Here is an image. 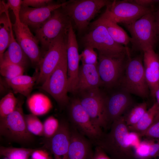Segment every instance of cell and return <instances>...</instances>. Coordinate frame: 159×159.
<instances>
[{
	"label": "cell",
	"mask_w": 159,
	"mask_h": 159,
	"mask_svg": "<svg viewBox=\"0 0 159 159\" xmlns=\"http://www.w3.org/2000/svg\"><path fill=\"white\" fill-rule=\"evenodd\" d=\"M19 101L12 92L6 95L0 101V118L4 117L15 109Z\"/></svg>",
	"instance_id": "cell-32"
},
{
	"label": "cell",
	"mask_w": 159,
	"mask_h": 159,
	"mask_svg": "<svg viewBox=\"0 0 159 159\" xmlns=\"http://www.w3.org/2000/svg\"><path fill=\"white\" fill-rule=\"evenodd\" d=\"M8 9L6 6L4 12L0 17V61L6 49L8 48L11 37L12 24L9 17Z\"/></svg>",
	"instance_id": "cell-26"
},
{
	"label": "cell",
	"mask_w": 159,
	"mask_h": 159,
	"mask_svg": "<svg viewBox=\"0 0 159 159\" xmlns=\"http://www.w3.org/2000/svg\"><path fill=\"white\" fill-rule=\"evenodd\" d=\"M130 131L122 116L111 124L110 132L97 140L98 146L117 159L135 158L132 148L127 143Z\"/></svg>",
	"instance_id": "cell-1"
},
{
	"label": "cell",
	"mask_w": 159,
	"mask_h": 159,
	"mask_svg": "<svg viewBox=\"0 0 159 159\" xmlns=\"http://www.w3.org/2000/svg\"><path fill=\"white\" fill-rule=\"evenodd\" d=\"M154 11L149 13L133 22L124 25L130 34V42L134 49L143 52L154 49L158 37Z\"/></svg>",
	"instance_id": "cell-3"
},
{
	"label": "cell",
	"mask_w": 159,
	"mask_h": 159,
	"mask_svg": "<svg viewBox=\"0 0 159 159\" xmlns=\"http://www.w3.org/2000/svg\"><path fill=\"white\" fill-rule=\"evenodd\" d=\"M28 98L27 104L29 109L32 114L36 116L47 113L52 107L50 100L43 94H35Z\"/></svg>",
	"instance_id": "cell-25"
},
{
	"label": "cell",
	"mask_w": 159,
	"mask_h": 159,
	"mask_svg": "<svg viewBox=\"0 0 159 159\" xmlns=\"http://www.w3.org/2000/svg\"><path fill=\"white\" fill-rule=\"evenodd\" d=\"M67 34L62 33L56 38L41 59L38 66L39 71L36 82L37 84L44 83L66 54Z\"/></svg>",
	"instance_id": "cell-10"
},
{
	"label": "cell",
	"mask_w": 159,
	"mask_h": 159,
	"mask_svg": "<svg viewBox=\"0 0 159 159\" xmlns=\"http://www.w3.org/2000/svg\"><path fill=\"white\" fill-rule=\"evenodd\" d=\"M0 73L5 80H10L23 75L24 70L23 67L16 64L5 62H0Z\"/></svg>",
	"instance_id": "cell-31"
},
{
	"label": "cell",
	"mask_w": 159,
	"mask_h": 159,
	"mask_svg": "<svg viewBox=\"0 0 159 159\" xmlns=\"http://www.w3.org/2000/svg\"><path fill=\"white\" fill-rule=\"evenodd\" d=\"M72 22L62 8L54 11L43 24L35 29V36L41 46L42 58L52 41L59 35L67 33Z\"/></svg>",
	"instance_id": "cell-5"
},
{
	"label": "cell",
	"mask_w": 159,
	"mask_h": 159,
	"mask_svg": "<svg viewBox=\"0 0 159 159\" xmlns=\"http://www.w3.org/2000/svg\"><path fill=\"white\" fill-rule=\"evenodd\" d=\"M131 2L146 8H152L151 6L159 2L156 0H130Z\"/></svg>",
	"instance_id": "cell-39"
},
{
	"label": "cell",
	"mask_w": 159,
	"mask_h": 159,
	"mask_svg": "<svg viewBox=\"0 0 159 159\" xmlns=\"http://www.w3.org/2000/svg\"><path fill=\"white\" fill-rule=\"evenodd\" d=\"M139 136L159 139V112L152 124L145 131L140 135Z\"/></svg>",
	"instance_id": "cell-36"
},
{
	"label": "cell",
	"mask_w": 159,
	"mask_h": 159,
	"mask_svg": "<svg viewBox=\"0 0 159 159\" xmlns=\"http://www.w3.org/2000/svg\"><path fill=\"white\" fill-rule=\"evenodd\" d=\"M22 0H8L6 3L8 9L12 11L15 18V21L20 22L19 15L22 6Z\"/></svg>",
	"instance_id": "cell-37"
},
{
	"label": "cell",
	"mask_w": 159,
	"mask_h": 159,
	"mask_svg": "<svg viewBox=\"0 0 159 159\" xmlns=\"http://www.w3.org/2000/svg\"><path fill=\"white\" fill-rule=\"evenodd\" d=\"M158 157H159V156H158Z\"/></svg>",
	"instance_id": "cell-46"
},
{
	"label": "cell",
	"mask_w": 159,
	"mask_h": 159,
	"mask_svg": "<svg viewBox=\"0 0 159 159\" xmlns=\"http://www.w3.org/2000/svg\"><path fill=\"white\" fill-rule=\"evenodd\" d=\"M119 87L142 98L148 97L150 91L145 76L143 55L129 58Z\"/></svg>",
	"instance_id": "cell-4"
},
{
	"label": "cell",
	"mask_w": 159,
	"mask_h": 159,
	"mask_svg": "<svg viewBox=\"0 0 159 159\" xmlns=\"http://www.w3.org/2000/svg\"><path fill=\"white\" fill-rule=\"evenodd\" d=\"M135 158L139 159H148L159 156V140H145L141 141L134 148Z\"/></svg>",
	"instance_id": "cell-28"
},
{
	"label": "cell",
	"mask_w": 159,
	"mask_h": 159,
	"mask_svg": "<svg viewBox=\"0 0 159 159\" xmlns=\"http://www.w3.org/2000/svg\"><path fill=\"white\" fill-rule=\"evenodd\" d=\"M35 149L1 146L0 154L9 159H27Z\"/></svg>",
	"instance_id": "cell-29"
},
{
	"label": "cell",
	"mask_w": 159,
	"mask_h": 159,
	"mask_svg": "<svg viewBox=\"0 0 159 159\" xmlns=\"http://www.w3.org/2000/svg\"><path fill=\"white\" fill-rule=\"evenodd\" d=\"M62 3L54 2L40 8H33L21 6L19 15L21 23L34 29L43 24L50 17L54 10L61 8Z\"/></svg>",
	"instance_id": "cell-17"
},
{
	"label": "cell",
	"mask_w": 159,
	"mask_h": 159,
	"mask_svg": "<svg viewBox=\"0 0 159 159\" xmlns=\"http://www.w3.org/2000/svg\"><path fill=\"white\" fill-rule=\"evenodd\" d=\"M5 159H9L7 158H5Z\"/></svg>",
	"instance_id": "cell-45"
},
{
	"label": "cell",
	"mask_w": 159,
	"mask_h": 159,
	"mask_svg": "<svg viewBox=\"0 0 159 159\" xmlns=\"http://www.w3.org/2000/svg\"><path fill=\"white\" fill-rule=\"evenodd\" d=\"M43 125L44 135L47 138H50L57 132L60 125L57 119L51 116L46 119Z\"/></svg>",
	"instance_id": "cell-34"
},
{
	"label": "cell",
	"mask_w": 159,
	"mask_h": 159,
	"mask_svg": "<svg viewBox=\"0 0 159 159\" xmlns=\"http://www.w3.org/2000/svg\"><path fill=\"white\" fill-rule=\"evenodd\" d=\"M133 106L130 94L120 87L109 96H105L104 112L106 126L123 116Z\"/></svg>",
	"instance_id": "cell-12"
},
{
	"label": "cell",
	"mask_w": 159,
	"mask_h": 159,
	"mask_svg": "<svg viewBox=\"0 0 159 159\" xmlns=\"http://www.w3.org/2000/svg\"><path fill=\"white\" fill-rule=\"evenodd\" d=\"M67 53L42 84L41 88L51 95L60 105L68 102Z\"/></svg>",
	"instance_id": "cell-8"
},
{
	"label": "cell",
	"mask_w": 159,
	"mask_h": 159,
	"mask_svg": "<svg viewBox=\"0 0 159 159\" xmlns=\"http://www.w3.org/2000/svg\"><path fill=\"white\" fill-rule=\"evenodd\" d=\"M80 103L93 122L100 127L106 125L104 117V102L105 96L99 88L88 90L81 93Z\"/></svg>",
	"instance_id": "cell-16"
},
{
	"label": "cell",
	"mask_w": 159,
	"mask_h": 159,
	"mask_svg": "<svg viewBox=\"0 0 159 159\" xmlns=\"http://www.w3.org/2000/svg\"><path fill=\"white\" fill-rule=\"evenodd\" d=\"M71 130L65 123L60 124L56 134L50 140L51 150L54 159H68Z\"/></svg>",
	"instance_id": "cell-19"
},
{
	"label": "cell",
	"mask_w": 159,
	"mask_h": 159,
	"mask_svg": "<svg viewBox=\"0 0 159 159\" xmlns=\"http://www.w3.org/2000/svg\"></svg>",
	"instance_id": "cell-47"
},
{
	"label": "cell",
	"mask_w": 159,
	"mask_h": 159,
	"mask_svg": "<svg viewBox=\"0 0 159 159\" xmlns=\"http://www.w3.org/2000/svg\"><path fill=\"white\" fill-rule=\"evenodd\" d=\"M130 52L116 56L98 54L97 68L102 85L110 88L119 86Z\"/></svg>",
	"instance_id": "cell-7"
},
{
	"label": "cell",
	"mask_w": 159,
	"mask_h": 159,
	"mask_svg": "<svg viewBox=\"0 0 159 159\" xmlns=\"http://www.w3.org/2000/svg\"><path fill=\"white\" fill-rule=\"evenodd\" d=\"M105 11L116 22L124 25L130 24L144 15L153 11L152 8H146L130 0H114L106 6Z\"/></svg>",
	"instance_id": "cell-11"
},
{
	"label": "cell",
	"mask_w": 159,
	"mask_h": 159,
	"mask_svg": "<svg viewBox=\"0 0 159 159\" xmlns=\"http://www.w3.org/2000/svg\"><path fill=\"white\" fill-rule=\"evenodd\" d=\"M95 21L103 25L111 37L117 43L124 46L127 45L130 42V37L105 11Z\"/></svg>",
	"instance_id": "cell-22"
},
{
	"label": "cell",
	"mask_w": 159,
	"mask_h": 159,
	"mask_svg": "<svg viewBox=\"0 0 159 159\" xmlns=\"http://www.w3.org/2000/svg\"><path fill=\"white\" fill-rule=\"evenodd\" d=\"M49 159H52V158L50 156Z\"/></svg>",
	"instance_id": "cell-44"
},
{
	"label": "cell",
	"mask_w": 159,
	"mask_h": 159,
	"mask_svg": "<svg viewBox=\"0 0 159 159\" xmlns=\"http://www.w3.org/2000/svg\"><path fill=\"white\" fill-rule=\"evenodd\" d=\"M54 1L51 0H23L22 5L33 8H40L46 6Z\"/></svg>",
	"instance_id": "cell-38"
},
{
	"label": "cell",
	"mask_w": 159,
	"mask_h": 159,
	"mask_svg": "<svg viewBox=\"0 0 159 159\" xmlns=\"http://www.w3.org/2000/svg\"><path fill=\"white\" fill-rule=\"evenodd\" d=\"M111 2L106 0H71L63 2L61 8L81 32L86 29L100 10Z\"/></svg>",
	"instance_id": "cell-2"
},
{
	"label": "cell",
	"mask_w": 159,
	"mask_h": 159,
	"mask_svg": "<svg viewBox=\"0 0 159 159\" xmlns=\"http://www.w3.org/2000/svg\"><path fill=\"white\" fill-rule=\"evenodd\" d=\"M32 77L23 74L10 80H5L8 85L15 93L28 98L38 78L39 72Z\"/></svg>",
	"instance_id": "cell-24"
},
{
	"label": "cell",
	"mask_w": 159,
	"mask_h": 159,
	"mask_svg": "<svg viewBox=\"0 0 159 159\" xmlns=\"http://www.w3.org/2000/svg\"><path fill=\"white\" fill-rule=\"evenodd\" d=\"M32 159H49L50 157L46 151L36 149L31 155Z\"/></svg>",
	"instance_id": "cell-40"
},
{
	"label": "cell",
	"mask_w": 159,
	"mask_h": 159,
	"mask_svg": "<svg viewBox=\"0 0 159 159\" xmlns=\"http://www.w3.org/2000/svg\"><path fill=\"white\" fill-rule=\"evenodd\" d=\"M143 52L146 79L153 97L155 90L159 87V56L152 48L145 50Z\"/></svg>",
	"instance_id": "cell-18"
},
{
	"label": "cell",
	"mask_w": 159,
	"mask_h": 159,
	"mask_svg": "<svg viewBox=\"0 0 159 159\" xmlns=\"http://www.w3.org/2000/svg\"><path fill=\"white\" fill-rule=\"evenodd\" d=\"M12 28L16 40L34 66L38 67L42 58L39 42L31 32L29 27L20 22L15 21Z\"/></svg>",
	"instance_id": "cell-13"
},
{
	"label": "cell",
	"mask_w": 159,
	"mask_h": 159,
	"mask_svg": "<svg viewBox=\"0 0 159 159\" xmlns=\"http://www.w3.org/2000/svg\"><path fill=\"white\" fill-rule=\"evenodd\" d=\"M153 97L156 98V102L159 105V87L155 90Z\"/></svg>",
	"instance_id": "cell-43"
},
{
	"label": "cell",
	"mask_w": 159,
	"mask_h": 159,
	"mask_svg": "<svg viewBox=\"0 0 159 159\" xmlns=\"http://www.w3.org/2000/svg\"><path fill=\"white\" fill-rule=\"evenodd\" d=\"M159 112V105L156 102L147 110L135 125L128 126L130 132H135L139 136L145 131L154 122Z\"/></svg>",
	"instance_id": "cell-27"
},
{
	"label": "cell",
	"mask_w": 159,
	"mask_h": 159,
	"mask_svg": "<svg viewBox=\"0 0 159 159\" xmlns=\"http://www.w3.org/2000/svg\"><path fill=\"white\" fill-rule=\"evenodd\" d=\"M82 40L85 47L96 49L98 54L116 56L129 52L127 47L114 41L103 25L95 21Z\"/></svg>",
	"instance_id": "cell-6"
},
{
	"label": "cell",
	"mask_w": 159,
	"mask_h": 159,
	"mask_svg": "<svg viewBox=\"0 0 159 159\" xmlns=\"http://www.w3.org/2000/svg\"><path fill=\"white\" fill-rule=\"evenodd\" d=\"M22 104V101H19L13 112L0 119L1 134L19 142L28 141L32 138V134L28 131L26 126Z\"/></svg>",
	"instance_id": "cell-9"
},
{
	"label": "cell",
	"mask_w": 159,
	"mask_h": 159,
	"mask_svg": "<svg viewBox=\"0 0 159 159\" xmlns=\"http://www.w3.org/2000/svg\"><path fill=\"white\" fill-rule=\"evenodd\" d=\"M13 31L12 28L7 50L4 53L1 62L16 64L25 68L28 64L29 59L15 39Z\"/></svg>",
	"instance_id": "cell-23"
},
{
	"label": "cell",
	"mask_w": 159,
	"mask_h": 159,
	"mask_svg": "<svg viewBox=\"0 0 159 159\" xmlns=\"http://www.w3.org/2000/svg\"><path fill=\"white\" fill-rule=\"evenodd\" d=\"M67 66L68 92L75 93L77 92L78 75L80 60L78 47L72 24L69 29L66 46Z\"/></svg>",
	"instance_id": "cell-14"
},
{
	"label": "cell",
	"mask_w": 159,
	"mask_h": 159,
	"mask_svg": "<svg viewBox=\"0 0 159 159\" xmlns=\"http://www.w3.org/2000/svg\"><path fill=\"white\" fill-rule=\"evenodd\" d=\"M91 159H110L105 152L100 147L96 148L95 153Z\"/></svg>",
	"instance_id": "cell-41"
},
{
	"label": "cell",
	"mask_w": 159,
	"mask_h": 159,
	"mask_svg": "<svg viewBox=\"0 0 159 159\" xmlns=\"http://www.w3.org/2000/svg\"><path fill=\"white\" fill-rule=\"evenodd\" d=\"M80 60L82 64L97 65L98 56L94 49L90 47H85L84 50L80 54Z\"/></svg>",
	"instance_id": "cell-35"
},
{
	"label": "cell",
	"mask_w": 159,
	"mask_h": 159,
	"mask_svg": "<svg viewBox=\"0 0 159 159\" xmlns=\"http://www.w3.org/2000/svg\"><path fill=\"white\" fill-rule=\"evenodd\" d=\"M24 119L27 129L31 133L44 135L43 124L36 115L32 114L25 115Z\"/></svg>",
	"instance_id": "cell-33"
},
{
	"label": "cell",
	"mask_w": 159,
	"mask_h": 159,
	"mask_svg": "<svg viewBox=\"0 0 159 159\" xmlns=\"http://www.w3.org/2000/svg\"><path fill=\"white\" fill-rule=\"evenodd\" d=\"M154 14L158 35L159 37V9L156 12H154Z\"/></svg>",
	"instance_id": "cell-42"
},
{
	"label": "cell",
	"mask_w": 159,
	"mask_h": 159,
	"mask_svg": "<svg viewBox=\"0 0 159 159\" xmlns=\"http://www.w3.org/2000/svg\"><path fill=\"white\" fill-rule=\"evenodd\" d=\"M69 114L72 123L82 134L97 140L103 134L101 128L93 122L82 105L79 99L72 100Z\"/></svg>",
	"instance_id": "cell-15"
},
{
	"label": "cell",
	"mask_w": 159,
	"mask_h": 159,
	"mask_svg": "<svg viewBox=\"0 0 159 159\" xmlns=\"http://www.w3.org/2000/svg\"><path fill=\"white\" fill-rule=\"evenodd\" d=\"M88 141L77 130H71L68 159H87L90 151Z\"/></svg>",
	"instance_id": "cell-21"
},
{
	"label": "cell",
	"mask_w": 159,
	"mask_h": 159,
	"mask_svg": "<svg viewBox=\"0 0 159 159\" xmlns=\"http://www.w3.org/2000/svg\"><path fill=\"white\" fill-rule=\"evenodd\" d=\"M147 110V105L145 102L133 105L124 116L127 125L130 126L136 124Z\"/></svg>",
	"instance_id": "cell-30"
},
{
	"label": "cell",
	"mask_w": 159,
	"mask_h": 159,
	"mask_svg": "<svg viewBox=\"0 0 159 159\" xmlns=\"http://www.w3.org/2000/svg\"><path fill=\"white\" fill-rule=\"evenodd\" d=\"M101 85L97 65L82 63L79 68L77 92L81 93L90 90L99 88Z\"/></svg>",
	"instance_id": "cell-20"
}]
</instances>
